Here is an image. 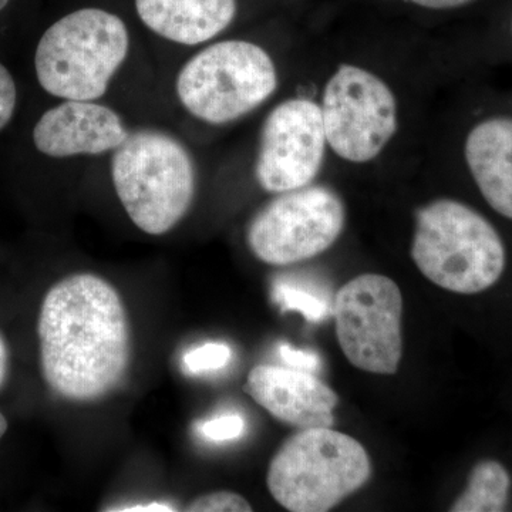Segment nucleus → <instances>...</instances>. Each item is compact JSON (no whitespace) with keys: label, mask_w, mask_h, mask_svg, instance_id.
<instances>
[{"label":"nucleus","mask_w":512,"mask_h":512,"mask_svg":"<svg viewBox=\"0 0 512 512\" xmlns=\"http://www.w3.org/2000/svg\"><path fill=\"white\" fill-rule=\"evenodd\" d=\"M9 375V349L6 340L0 333V389L6 383Z\"/></svg>","instance_id":"24"},{"label":"nucleus","mask_w":512,"mask_h":512,"mask_svg":"<svg viewBox=\"0 0 512 512\" xmlns=\"http://www.w3.org/2000/svg\"><path fill=\"white\" fill-rule=\"evenodd\" d=\"M231 348L225 343L211 342L191 349L183 357V365L194 375L224 369L231 362Z\"/></svg>","instance_id":"17"},{"label":"nucleus","mask_w":512,"mask_h":512,"mask_svg":"<svg viewBox=\"0 0 512 512\" xmlns=\"http://www.w3.org/2000/svg\"><path fill=\"white\" fill-rule=\"evenodd\" d=\"M198 433L210 441H231L242 436L245 421L239 414H222L211 420L202 421L197 427Z\"/></svg>","instance_id":"19"},{"label":"nucleus","mask_w":512,"mask_h":512,"mask_svg":"<svg viewBox=\"0 0 512 512\" xmlns=\"http://www.w3.org/2000/svg\"><path fill=\"white\" fill-rule=\"evenodd\" d=\"M511 32H512V22H511Z\"/></svg>","instance_id":"27"},{"label":"nucleus","mask_w":512,"mask_h":512,"mask_svg":"<svg viewBox=\"0 0 512 512\" xmlns=\"http://www.w3.org/2000/svg\"><path fill=\"white\" fill-rule=\"evenodd\" d=\"M47 386L70 402H97L120 386L131 360L120 293L93 274H74L46 293L37 320Z\"/></svg>","instance_id":"1"},{"label":"nucleus","mask_w":512,"mask_h":512,"mask_svg":"<svg viewBox=\"0 0 512 512\" xmlns=\"http://www.w3.org/2000/svg\"><path fill=\"white\" fill-rule=\"evenodd\" d=\"M417 8L434 10V12H444V10H454L470 5L474 0H407Z\"/></svg>","instance_id":"22"},{"label":"nucleus","mask_w":512,"mask_h":512,"mask_svg":"<svg viewBox=\"0 0 512 512\" xmlns=\"http://www.w3.org/2000/svg\"><path fill=\"white\" fill-rule=\"evenodd\" d=\"M511 480L507 470L497 461H483L474 467L467 490L450 511L500 512L507 505Z\"/></svg>","instance_id":"15"},{"label":"nucleus","mask_w":512,"mask_h":512,"mask_svg":"<svg viewBox=\"0 0 512 512\" xmlns=\"http://www.w3.org/2000/svg\"><path fill=\"white\" fill-rule=\"evenodd\" d=\"M138 16L148 29L171 42L197 46L229 28L237 0H136Z\"/></svg>","instance_id":"14"},{"label":"nucleus","mask_w":512,"mask_h":512,"mask_svg":"<svg viewBox=\"0 0 512 512\" xmlns=\"http://www.w3.org/2000/svg\"><path fill=\"white\" fill-rule=\"evenodd\" d=\"M245 392L266 412L299 430L332 427L338 394L316 373L274 365L249 372Z\"/></svg>","instance_id":"11"},{"label":"nucleus","mask_w":512,"mask_h":512,"mask_svg":"<svg viewBox=\"0 0 512 512\" xmlns=\"http://www.w3.org/2000/svg\"><path fill=\"white\" fill-rule=\"evenodd\" d=\"M336 336L346 359L375 375H394L403 356V298L393 279L356 276L332 306Z\"/></svg>","instance_id":"9"},{"label":"nucleus","mask_w":512,"mask_h":512,"mask_svg":"<svg viewBox=\"0 0 512 512\" xmlns=\"http://www.w3.org/2000/svg\"><path fill=\"white\" fill-rule=\"evenodd\" d=\"M117 197L136 227L148 235L170 232L194 201V161L187 148L157 130L130 134L111 158Z\"/></svg>","instance_id":"3"},{"label":"nucleus","mask_w":512,"mask_h":512,"mask_svg":"<svg viewBox=\"0 0 512 512\" xmlns=\"http://www.w3.org/2000/svg\"><path fill=\"white\" fill-rule=\"evenodd\" d=\"M365 447L332 427L303 429L282 444L266 476L269 493L285 510L325 512L369 481Z\"/></svg>","instance_id":"4"},{"label":"nucleus","mask_w":512,"mask_h":512,"mask_svg":"<svg viewBox=\"0 0 512 512\" xmlns=\"http://www.w3.org/2000/svg\"><path fill=\"white\" fill-rule=\"evenodd\" d=\"M463 157L485 202L512 221V116L495 114L473 124Z\"/></svg>","instance_id":"13"},{"label":"nucleus","mask_w":512,"mask_h":512,"mask_svg":"<svg viewBox=\"0 0 512 512\" xmlns=\"http://www.w3.org/2000/svg\"><path fill=\"white\" fill-rule=\"evenodd\" d=\"M346 225L342 197L313 183L282 194L256 212L247 229L252 254L272 266L299 264L328 251Z\"/></svg>","instance_id":"8"},{"label":"nucleus","mask_w":512,"mask_h":512,"mask_svg":"<svg viewBox=\"0 0 512 512\" xmlns=\"http://www.w3.org/2000/svg\"><path fill=\"white\" fill-rule=\"evenodd\" d=\"M412 258L430 282L461 295L497 284L507 264L494 225L454 198H437L416 211Z\"/></svg>","instance_id":"2"},{"label":"nucleus","mask_w":512,"mask_h":512,"mask_svg":"<svg viewBox=\"0 0 512 512\" xmlns=\"http://www.w3.org/2000/svg\"><path fill=\"white\" fill-rule=\"evenodd\" d=\"M318 103L329 153L343 163H375L399 133L396 92L363 64L339 63L323 83Z\"/></svg>","instance_id":"7"},{"label":"nucleus","mask_w":512,"mask_h":512,"mask_svg":"<svg viewBox=\"0 0 512 512\" xmlns=\"http://www.w3.org/2000/svg\"><path fill=\"white\" fill-rule=\"evenodd\" d=\"M110 511H123V512H150V511H156V512H168V511H175V508H173V505H170V504L148 503V504L130 505V507L114 508V510H110Z\"/></svg>","instance_id":"23"},{"label":"nucleus","mask_w":512,"mask_h":512,"mask_svg":"<svg viewBox=\"0 0 512 512\" xmlns=\"http://www.w3.org/2000/svg\"><path fill=\"white\" fill-rule=\"evenodd\" d=\"M130 37L123 20L101 9H80L57 20L37 45L40 86L64 100L94 101L126 62Z\"/></svg>","instance_id":"5"},{"label":"nucleus","mask_w":512,"mask_h":512,"mask_svg":"<svg viewBox=\"0 0 512 512\" xmlns=\"http://www.w3.org/2000/svg\"><path fill=\"white\" fill-rule=\"evenodd\" d=\"M329 154L318 100L291 97L276 104L262 124L256 181L271 194L308 187L318 180Z\"/></svg>","instance_id":"10"},{"label":"nucleus","mask_w":512,"mask_h":512,"mask_svg":"<svg viewBox=\"0 0 512 512\" xmlns=\"http://www.w3.org/2000/svg\"><path fill=\"white\" fill-rule=\"evenodd\" d=\"M272 298L284 312H298L309 322L318 323L332 313V305L311 289L276 281L272 286Z\"/></svg>","instance_id":"16"},{"label":"nucleus","mask_w":512,"mask_h":512,"mask_svg":"<svg viewBox=\"0 0 512 512\" xmlns=\"http://www.w3.org/2000/svg\"><path fill=\"white\" fill-rule=\"evenodd\" d=\"M6 431H8V420L5 419L2 413H0V440L5 436Z\"/></svg>","instance_id":"25"},{"label":"nucleus","mask_w":512,"mask_h":512,"mask_svg":"<svg viewBox=\"0 0 512 512\" xmlns=\"http://www.w3.org/2000/svg\"><path fill=\"white\" fill-rule=\"evenodd\" d=\"M185 511L191 512H249L251 504L242 495L231 491L201 495L188 504Z\"/></svg>","instance_id":"18"},{"label":"nucleus","mask_w":512,"mask_h":512,"mask_svg":"<svg viewBox=\"0 0 512 512\" xmlns=\"http://www.w3.org/2000/svg\"><path fill=\"white\" fill-rule=\"evenodd\" d=\"M18 90L9 70L0 63V130H3L15 114Z\"/></svg>","instance_id":"20"},{"label":"nucleus","mask_w":512,"mask_h":512,"mask_svg":"<svg viewBox=\"0 0 512 512\" xmlns=\"http://www.w3.org/2000/svg\"><path fill=\"white\" fill-rule=\"evenodd\" d=\"M279 86L274 57L248 40H222L184 64L177 77L181 104L198 120L224 126L248 116Z\"/></svg>","instance_id":"6"},{"label":"nucleus","mask_w":512,"mask_h":512,"mask_svg":"<svg viewBox=\"0 0 512 512\" xmlns=\"http://www.w3.org/2000/svg\"><path fill=\"white\" fill-rule=\"evenodd\" d=\"M9 0H0V10L5 9L6 5H8Z\"/></svg>","instance_id":"26"},{"label":"nucleus","mask_w":512,"mask_h":512,"mask_svg":"<svg viewBox=\"0 0 512 512\" xmlns=\"http://www.w3.org/2000/svg\"><path fill=\"white\" fill-rule=\"evenodd\" d=\"M279 356L284 360V363L292 369L305 370V372L318 373L322 362L320 357L311 350H298L293 349L292 346L284 345L279 346Z\"/></svg>","instance_id":"21"},{"label":"nucleus","mask_w":512,"mask_h":512,"mask_svg":"<svg viewBox=\"0 0 512 512\" xmlns=\"http://www.w3.org/2000/svg\"><path fill=\"white\" fill-rule=\"evenodd\" d=\"M130 136L116 111L94 101L66 100L46 111L33 128V143L53 158L99 156Z\"/></svg>","instance_id":"12"}]
</instances>
